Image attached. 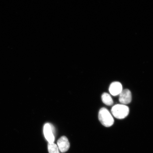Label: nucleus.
Returning a JSON list of instances; mask_svg holds the SVG:
<instances>
[{"mask_svg": "<svg viewBox=\"0 0 153 153\" xmlns=\"http://www.w3.org/2000/svg\"><path fill=\"white\" fill-rule=\"evenodd\" d=\"M98 118L101 123L105 127H109L113 125L114 120L107 108H103L99 111Z\"/></svg>", "mask_w": 153, "mask_h": 153, "instance_id": "obj_1", "label": "nucleus"}, {"mask_svg": "<svg viewBox=\"0 0 153 153\" xmlns=\"http://www.w3.org/2000/svg\"><path fill=\"white\" fill-rule=\"evenodd\" d=\"M129 112L128 107L125 105H116L111 109L112 114L115 117L118 119H123L127 117Z\"/></svg>", "mask_w": 153, "mask_h": 153, "instance_id": "obj_2", "label": "nucleus"}, {"mask_svg": "<svg viewBox=\"0 0 153 153\" xmlns=\"http://www.w3.org/2000/svg\"><path fill=\"white\" fill-rule=\"evenodd\" d=\"M43 132L44 135L48 143H53L55 140V129L53 124L46 123L44 126Z\"/></svg>", "mask_w": 153, "mask_h": 153, "instance_id": "obj_3", "label": "nucleus"}, {"mask_svg": "<svg viewBox=\"0 0 153 153\" xmlns=\"http://www.w3.org/2000/svg\"><path fill=\"white\" fill-rule=\"evenodd\" d=\"M132 96L131 91L128 89L122 90L119 94V100L122 104L127 105L131 102Z\"/></svg>", "mask_w": 153, "mask_h": 153, "instance_id": "obj_4", "label": "nucleus"}, {"mask_svg": "<svg viewBox=\"0 0 153 153\" xmlns=\"http://www.w3.org/2000/svg\"><path fill=\"white\" fill-rule=\"evenodd\" d=\"M57 144L59 150L62 153L67 152L70 147L69 142L65 136L61 137L57 141Z\"/></svg>", "mask_w": 153, "mask_h": 153, "instance_id": "obj_5", "label": "nucleus"}, {"mask_svg": "<svg viewBox=\"0 0 153 153\" xmlns=\"http://www.w3.org/2000/svg\"><path fill=\"white\" fill-rule=\"evenodd\" d=\"M122 90V84L118 82H112L109 88L110 93L114 96L119 95Z\"/></svg>", "mask_w": 153, "mask_h": 153, "instance_id": "obj_6", "label": "nucleus"}, {"mask_svg": "<svg viewBox=\"0 0 153 153\" xmlns=\"http://www.w3.org/2000/svg\"><path fill=\"white\" fill-rule=\"evenodd\" d=\"M101 99L103 103L108 106H111L113 104V100L110 95L108 93H103L101 97Z\"/></svg>", "mask_w": 153, "mask_h": 153, "instance_id": "obj_7", "label": "nucleus"}, {"mask_svg": "<svg viewBox=\"0 0 153 153\" xmlns=\"http://www.w3.org/2000/svg\"><path fill=\"white\" fill-rule=\"evenodd\" d=\"M48 150L49 153H60L57 145L55 143H48Z\"/></svg>", "mask_w": 153, "mask_h": 153, "instance_id": "obj_8", "label": "nucleus"}]
</instances>
